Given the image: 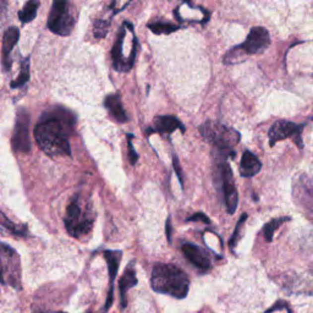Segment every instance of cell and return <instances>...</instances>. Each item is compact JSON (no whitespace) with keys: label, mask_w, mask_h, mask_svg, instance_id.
Masks as SVG:
<instances>
[{"label":"cell","mask_w":313,"mask_h":313,"mask_svg":"<svg viewBox=\"0 0 313 313\" xmlns=\"http://www.w3.org/2000/svg\"><path fill=\"white\" fill-rule=\"evenodd\" d=\"M38 7L39 0H28L25 6H23V9L18 12V18H20L21 22L25 25V23H30L31 21L35 20Z\"/></svg>","instance_id":"cell-19"},{"label":"cell","mask_w":313,"mask_h":313,"mask_svg":"<svg viewBox=\"0 0 313 313\" xmlns=\"http://www.w3.org/2000/svg\"><path fill=\"white\" fill-rule=\"evenodd\" d=\"M126 22H124V25L120 27L119 35H118L117 42H115L114 47L112 49V58H113V65H114L115 70L117 71H127L126 69V62L124 59V54H123V44H124V39L126 37Z\"/></svg>","instance_id":"cell-16"},{"label":"cell","mask_w":313,"mask_h":313,"mask_svg":"<svg viewBox=\"0 0 313 313\" xmlns=\"http://www.w3.org/2000/svg\"><path fill=\"white\" fill-rule=\"evenodd\" d=\"M173 164H174V169L176 172V174H178V178H179V181H180L181 186L184 185V180H183V172H181V168H180V163H179V159L178 157H174L173 158Z\"/></svg>","instance_id":"cell-28"},{"label":"cell","mask_w":313,"mask_h":313,"mask_svg":"<svg viewBox=\"0 0 313 313\" xmlns=\"http://www.w3.org/2000/svg\"><path fill=\"white\" fill-rule=\"evenodd\" d=\"M75 26V18L70 10L69 0H53L48 17V28L59 36H69Z\"/></svg>","instance_id":"cell-6"},{"label":"cell","mask_w":313,"mask_h":313,"mask_svg":"<svg viewBox=\"0 0 313 313\" xmlns=\"http://www.w3.org/2000/svg\"><path fill=\"white\" fill-rule=\"evenodd\" d=\"M199 132L224 157L236 156L234 147L240 142L241 137L236 130L217 122H206L199 126Z\"/></svg>","instance_id":"cell-4"},{"label":"cell","mask_w":313,"mask_h":313,"mask_svg":"<svg viewBox=\"0 0 313 313\" xmlns=\"http://www.w3.org/2000/svg\"><path fill=\"white\" fill-rule=\"evenodd\" d=\"M132 138H133V135H131V133H128V135H127L128 157H130V163H131V164L135 165L136 163H137V160H138V154L136 153L135 148H133V146H132Z\"/></svg>","instance_id":"cell-26"},{"label":"cell","mask_w":313,"mask_h":313,"mask_svg":"<svg viewBox=\"0 0 313 313\" xmlns=\"http://www.w3.org/2000/svg\"><path fill=\"white\" fill-rule=\"evenodd\" d=\"M262 169V163L250 151H245L240 163V175L243 178H252Z\"/></svg>","instance_id":"cell-17"},{"label":"cell","mask_w":313,"mask_h":313,"mask_svg":"<svg viewBox=\"0 0 313 313\" xmlns=\"http://www.w3.org/2000/svg\"><path fill=\"white\" fill-rule=\"evenodd\" d=\"M181 249H183V252L184 254H185L186 258H188L194 267L198 268L201 272H207V270H209L210 261L203 250H201L198 246H196V245L193 244H184Z\"/></svg>","instance_id":"cell-12"},{"label":"cell","mask_w":313,"mask_h":313,"mask_svg":"<svg viewBox=\"0 0 313 313\" xmlns=\"http://www.w3.org/2000/svg\"><path fill=\"white\" fill-rule=\"evenodd\" d=\"M110 21L105 20H96L93 23V35L96 38L101 39L107 36L108 31H109Z\"/></svg>","instance_id":"cell-24"},{"label":"cell","mask_w":313,"mask_h":313,"mask_svg":"<svg viewBox=\"0 0 313 313\" xmlns=\"http://www.w3.org/2000/svg\"><path fill=\"white\" fill-rule=\"evenodd\" d=\"M170 228H172V225H170V218L167 220V236H168V240H169V243H172V233H170Z\"/></svg>","instance_id":"cell-29"},{"label":"cell","mask_w":313,"mask_h":313,"mask_svg":"<svg viewBox=\"0 0 313 313\" xmlns=\"http://www.w3.org/2000/svg\"><path fill=\"white\" fill-rule=\"evenodd\" d=\"M290 218L289 217H281V218H275V219L270 220L267 225L263 228V234H264V239L267 243H272L273 236H274V233L280 228V225H283V223L289 222Z\"/></svg>","instance_id":"cell-22"},{"label":"cell","mask_w":313,"mask_h":313,"mask_svg":"<svg viewBox=\"0 0 313 313\" xmlns=\"http://www.w3.org/2000/svg\"><path fill=\"white\" fill-rule=\"evenodd\" d=\"M6 9V0H0V15Z\"/></svg>","instance_id":"cell-30"},{"label":"cell","mask_w":313,"mask_h":313,"mask_svg":"<svg viewBox=\"0 0 313 313\" xmlns=\"http://www.w3.org/2000/svg\"><path fill=\"white\" fill-rule=\"evenodd\" d=\"M0 283L11 288L21 289V261L14 249L0 243Z\"/></svg>","instance_id":"cell-5"},{"label":"cell","mask_w":313,"mask_h":313,"mask_svg":"<svg viewBox=\"0 0 313 313\" xmlns=\"http://www.w3.org/2000/svg\"><path fill=\"white\" fill-rule=\"evenodd\" d=\"M28 80H30V59L26 58L21 63V70L17 78L15 81H12L10 86H11V88H20L22 86H25L28 82Z\"/></svg>","instance_id":"cell-21"},{"label":"cell","mask_w":313,"mask_h":313,"mask_svg":"<svg viewBox=\"0 0 313 313\" xmlns=\"http://www.w3.org/2000/svg\"><path fill=\"white\" fill-rule=\"evenodd\" d=\"M12 147L14 151L18 153H28L31 149L30 114L23 108L18 109L17 112L14 135H12Z\"/></svg>","instance_id":"cell-8"},{"label":"cell","mask_w":313,"mask_h":313,"mask_svg":"<svg viewBox=\"0 0 313 313\" xmlns=\"http://www.w3.org/2000/svg\"><path fill=\"white\" fill-rule=\"evenodd\" d=\"M246 219H247V214H246V213H244V214L241 215L240 219H239L238 224H236L235 230H234L233 236H231L230 241H229V245H230V249L231 250L234 249V246H236V243H238V239H239V236H240V231H241V229H243V224H244V222H246Z\"/></svg>","instance_id":"cell-25"},{"label":"cell","mask_w":313,"mask_h":313,"mask_svg":"<svg viewBox=\"0 0 313 313\" xmlns=\"http://www.w3.org/2000/svg\"><path fill=\"white\" fill-rule=\"evenodd\" d=\"M270 43L269 33L264 27H254L247 36L245 43L241 44L246 54H259L268 48Z\"/></svg>","instance_id":"cell-10"},{"label":"cell","mask_w":313,"mask_h":313,"mask_svg":"<svg viewBox=\"0 0 313 313\" xmlns=\"http://www.w3.org/2000/svg\"><path fill=\"white\" fill-rule=\"evenodd\" d=\"M147 27L156 35H170L180 28V26L168 22H149Z\"/></svg>","instance_id":"cell-23"},{"label":"cell","mask_w":313,"mask_h":313,"mask_svg":"<svg viewBox=\"0 0 313 313\" xmlns=\"http://www.w3.org/2000/svg\"><path fill=\"white\" fill-rule=\"evenodd\" d=\"M304 126L305 125H297V124L291 122H286V120H279V122L273 124L272 127L269 128V132H268L269 144L274 146L277 142L281 141V139L295 137L297 146L302 148L304 143L301 141V131Z\"/></svg>","instance_id":"cell-9"},{"label":"cell","mask_w":313,"mask_h":313,"mask_svg":"<svg viewBox=\"0 0 313 313\" xmlns=\"http://www.w3.org/2000/svg\"><path fill=\"white\" fill-rule=\"evenodd\" d=\"M104 107L107 108V110L109 112L110 117H112L114 120H117L118 123L123 124L128 120L127 115H126V113H125V109H124L120 94H118V93L109 94V96L105 98Z\"/></svg>","instance_id":"cell-15"},{"label":"cell","mask_w":313,"mask_h":313,"mask_svg":"<svg viewBox=\"0 0 313 313\" xmlns=\"http://www.w3.org/2000/svg\"><path fill=\"white\" fill-rule=\"evenodd\" d=\"M0 226L5 229L6 231L11 233L12 235L17 236H28V229L26 225H17L12 223L5 214L0 213Z\"/></svg>","instance_id":"cell-20"},{"label":"cell","mask_w":313,"mask_h":313,"mask_svg":"<svg viewBox=\"0 0 313 313\" xmlns=\"http://www.w3.org/2000/svg\"><path fill=\"white\" fill-rule=\"evenodd\" d=\"M151 285L159 294L185 299L190 289V279L184 270L174 264L157 263L152 270Z\"/></svg>","instance_id":"cell-2"},{"label":"cell","mask_w":313,"mask_h":313,"mask_svg":"<svg viewBox=\"0 0 313 313\" xmlns=\"http://www.w3.org/2000/svg\"><path fill=\"white\" fill-rule=\"evenodd\" d=\"M18 38H20V31L17 27H9L5 31L4 37H2V64H4L5 70H10V66H11L10 54L17 44Z\"/></svg>","instance_id":"cell-13"},{"label":"cell","mask_w":313,"mask_h":313,"mask_svg":"<svg viewBox=\"0 0 313 313\" xmlns=\"http://www.w3.org/2000/svg\"><path fill=\"white\" fill-rule=\"evenodd\" d=\"M137 284V277H136V269H135V262H130L126 267L125 272H124L123 278L120 279L119 283V290H120V302H122V309H125L127 305V291L131 288L136 286Z\"/></svg>","instance_id":"cell-14"},{"label":"cell","mask_w":313,"mask_h":313,"mask_svg":"<svg viewBox=\"0 0 313 313\" xmlns=\"http://www.w3.org/2000/svg\"><path fill=\"white\" fill-rule=\"evenodd\" d=\"M188 222H203L206 223V224H209L210 219L206 214H203V213H196V214H193L192 217L188 218Z\"/></svg>","instance_id":"cell-27"},{"label":"cell","mask_w":313,"mask_h":313,"mask_svg":"<svg viewBox=\"0 0 313 313\" xmlns=\"http://www.w3.org/2000/svg\"><path fill=\"white\" fill-rule=\"evenodd\" d=\"M75 117L65 108H55L43 114L35 128L39 148L49 157H70L71 147L67 136L73 131Z\"/></svg>","instance_id":"cell-1"},{"label":"cell","mask_w":313,"mask_h":313,"mask_svg":"<svg viewBox=\"0 0 313 313\" xmlns=\"http://www.w3.org/2000/svg\"><path fill=\"white\" fill-rule=\"evenodd\" d=\"M94 214L91 203L81 194H75L66 208L64 224L67 233L76 239L88 235L94 225Z\"/></svg>","instance_id":"cell-3"},{"label":"cell","mask_w":313,"mask_h":313,"mask_svg":"<svg viewBox=\"0 0 313 313\" xmlns=\"http://www.w3.org/2000/svg\"><path fill=\"white\" fill-rule=\"evenodd\" d=\"M122 251H105L104 258L107 259L108 269H109V291H108L107 304H105V311L110 309L113 304V293H114V280L118 274L120 261H122Z\"/></svg>","instance_id":"cell-11"},{"label":"cell","mask_w":313,"mask_h":313,"mask_svg":"<svg viewBox=\"0 0 313 313\" xmlns=\"http://www.w3.org/2000/svg\"><path fill=\"white\" fill-rule=\"evenodd\" d=\"M218 176H219L220 188H222L223 197H224V203L229 214H234L239 203V194L236 190L235 180H234L233 172L228 163H222L219 165L218 170Z\"/></svg>","instance_id":"cell-7"},{"label":"cell","mask_w":313,"mask_h":313,"mask_svg":"<svg viewBox=\"0 0 313 313\" xmlns=\"http://www.w3.org/2000/svg\"><path fill=\"white\" fill-rule=\"evenodd\" d=\"M180 128L183 132H185V127L184 124L180 122L176 117L172 115H164V117H158L154 120V130L159 133H165V135H170L174 132L175 130Z\"/></svg>","instance_id":"cell-18"}]
</instances>
